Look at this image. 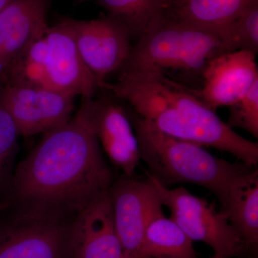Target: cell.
<instances>
[{"mask_svg":"<svg viewBox=\"0 0 258 258\" xmlns=\"http://www.w3.org/2000/svg\"><path fill=\"white\" fill-rule=\"evenodd\" d=\"M3 208H4V205H1V204H0V212H1L2 210H3Z\"/></svg>","mask_w":258,"mask_h":258,"instance_id":"obj_25","label":"cell"},{"mask_svg":"<svg viewBox=\"0 0 258 258\" xmlns=\"http://www.w3.org/2000/svg\"><path fill=\"white\" fill-rule=\"evenodd\" d=\"M46 42L45 83L46 87L70 96L91 98L98 88H106L83 62L75 41L69 20L47 28L44 33Z\"/></svg>","mask_w":258,"mask_h":258,"instance_id":"obj_9","label":"cell"},{"mask_svg":"<svg viewBox=\"0 0 258 258\" xmlns=\"http://www.w3.org/2000/svg\"><path fill=\"white\" fill-rule=\"evenodd\" d=\"M231 128H240L258 137V81L237 103L230 106L227 123Z\"/></svg>","mask_w":258,"mask_h":258,"instance_id":"obj_19","label":"cell"},{"mask_svg":"<svg viewBox=\"0 0 258 258\" xmlns=\"http://www.w3.org/2000/svg\"><path fill=\"white\" fill-rule=\"evenodd\" d=\"M43 139L18 166L19 200L40 210L79 211L109 191L111 172L82 105Z\"/></svg>","mask_w":258,"mask_h":258,"instance_id":"obj_1","label":"cell"},{"mask_svg":"<svg viewBox=\"0 0 258 258\" xmlns=\"http://www.w3.org/2000/svg\"><path fill=\"white\" fill-rule=\"evenodd\" d=\"M46 13V0H18L0 13V72L6 74L10 64L43 35L48 28Z\"/></svg>","mask_w":258,"mask_h":258,"instance_id":"obj_14","label":"cell"},{"mask_svg":"<svg viewBox=\"0 0 258 258\" xmlns=\"http://www.w3.org/2000/svg\"><path fill=\"white\" fill-rule=\"evenodd\" d=\"M257 3L258 0H183L164 13L200 28L221 30Z\"/></svg>","mask_w":258,"mask_h":258,"instance_id":"obj_16","label":"cell"},{"mask_svg":"<svg viewBox=\"0 0 258 258\" xmlns=\"http://www.w3.org/2000/svg\"><path fill=\"white\" fill-rule=\"evenodd\" d=\"M183 0H164V3L166 5V10H169V8H173L176 5H179ZM165 10V11H166Z\"/></svg>","mask_w":258,"mask_h":258,"instance_id":"obj_23","label":"cell"},{"mask_svg":"<svg viewBox=\"0 0 258 258\" xmlns=\"http://www.w3.org/2000/svg\"><path fill=\"white\" fill-rule=\"evenodd\" d=\"M108 193L124 258H137L148 226L164 215L157 187L150 176L146 181L127 177L111 186Z\"/></svg>","mask_w":258,"mask_h":258,"instance_id":"obj_6","label":"cell"},{"mask_svg":"<svg viewBox=\"0 0 258 258\" xmlns=\"http://www.w3.org/2000/svg\"><path fill=\"white\" fill-rule=\"evenodd\" d=\"M101 148L115 167L132 177L141 159L137 135L124 108L110 100L83 103Z\"/></svg>","mask_w":258,"mask_h":258,"instance_id":"obj_11","label":"cell"},{"mask_svg":"<svg viewBox=\"0 0 258 258\" xmlns=\"http://www.w3.org/2000/svg\"><path fill=\"white\" fill-rule=\"evenodd\" d=\"M83 62L101 81L122 69L133 46L132 31L111 15L92 20H69Z\"/></svg>","mask_w":258,"mask_h":258,"instance_id":"obj_8","label":"cell"},{"mask_svg":"<svg viewBox=\"0 0 258 258\" xmlns=\"http://www.w3.org/2000/svg\"><path fill=\"white\" fill-rule=\"evenodd\" d=\"M115 96L136 114L166 135L230 153L256 167L258 144L244 139L188 89L159 71L122 69L118 81L108 84Z\"/></svg>","mask_w":258,"mask_h":258,"instance_id":"obj_2","label":"cell"},{"mask_svg":"<svg viewBox=\"0 0 258 258\" xmlns=\"http://www.w3.org/2000/svg\"><path fill=\"white\" fill-rule=\"evenodd\" d=\"M193 242L171 217L154 219L147 228L137 258H195Z\"/></svg>","mask_w":258,"mask_h":258,"instance_id":"obj_17","label":"cell"},{"mask_svg":"<svg viewBox=\"0 0 258 258\" xmlns=\"http://www.w3.org/2000/svg\"><path fill=\"white\" fill-rule=\"evenodd\" d=\"M202 77L203 87L197 94L204 103L214 111L232 106L258 81L256 54L240 50L217 56L209 62Z\"/></svg>","mask_w":258,"mask_h":258,"instance_id":"obj_13","label":"cell"},{"mask_svg":"<svg viewBox=\"0 0 258 258\" xmlns=\"http://www.w3.org/2000/svg\"><path fill=\"white\" fill-rule=\"evenodd\" d=\"M6 83V76H5V74H3V73L0 72V94H1L2 91H3Z\"/></svg>","mask_w":258,"mask_h":258,"instance_id":"obj_24","label":"cell"},{"mask_svg":"<svg viewBox=\"0 0 258 258\" xmlns=\"http://www.w3.org/2000/svg\"><path fill=\"white\" fill-rule=\"evenodd\" d=\"M20 136L13 116L0 98V176Z\"/></svg>","mask_w":258,"mask_h":258,"instance_id":"obj_21","label":"cell"},{"mask_svg":"<svg viewBox=\"0 0 258 258\" xmlns=\"http://www.w3.org/2000/svg\"><path fill=\"white\" fill-rule=\"evenodd\" d=\"M132 121L141 159L152 171L151 176L166 187L178 183L198 185L221 203L242 176L255 169L242 162H229L203 146L166 135L137 114Z\"/></svg>","mask_w":258,"mask_h":258,"instance_id":"obj_3","label":"cell"},{"mask_svg":"<svg viewBox=\"0 0 258 258\" xmlns=\"http://www.w3.org/2000/svg\"><path fill=\"white\" fill-rule=\"evenodd\" d=\"M108 15L126 25L139 38L156 16L166 10L164 0H96Z\"/></svg>","mask_w":258,"mask_h":258,"instance_id":"obj_18","label":"cell"},{"mask_svg":"<svg viewBox=\"0 0 258 258\" xmlns=\"http://www.w3.org/2000/svg\"><path fill=\"white\" fill-rule=\"evenodd\" d=\"M67 254L70 258H124L108 191L79 210L69 228Z\"/></svg>","mask_w":258,"mask_h":258,"instance_id":"obj_12","label":"cell"},{"mask_svg":"<svg viewBox=\"0 0 258 258\" xmlns=\"http://www.w3.org/2000/svg\"><path fill=\"white\" fill-rule=\"evenodd\" d=\"M195 258H197V257H195Z\"/></svg>","mask_w":258,"mask_h":258,"instance_id":"obj_26","label":"cell"},{"mask_svg":"<svg viewBox=\"0 0 258 258\" xmlns=\"http://www.w3.org/2000/svg\"><path fill=\"white\" fill-rule=\"evenodd\" d=\"M68 232L53 212L34 208L0 234V258H64Z\"/></svg>","mask_w":258,"mask_h":258,"instance_id":"obj_10","label":"cell"},{"mask_svg":"<svg viewBox=\"0 0 258 258\" xmlns=\"http://www.w3.org/2000/svg\"><path fill=\"white\" fill-rule=\"evenodd\" d=\"M0 98L25 137L64 124L74 109V97L37 85L7 82Z\"/></svg>","mask_w":258,"mask_h":258,"instance_id":"obj_7","label":"cell"},{"mask_svg":"<svg viewBox=\"0 0 258 258\" xmlns=\"http://www.w3.org/2000/svg\"><path fill=\"white\" fill-rule=\"evenodd\" d=\"M18 0H0V13Z\"/></svg>","mask_w":258,"mask_h":258,"instance_id":"obj_22","label":"cell"},{"mask_svg":"<svg viewBox=\"0 0 258 258\" xmlns=\"http://www.w3.org/2000/svg\"><path fill=\"white\" fill-rule=\"evenodd\" d=\"M149 176L157 187L163 205L170 210L171 218L192 242L210 246L214 252L211 258H232L243 252L246 246L242 239L213 204L195 196L184 187L169 189Z\"/></svg>","mask_w":258,"mask_h":258,"instance_id":"obj_5","label":"cell"},{"mask_svg":"<svg viewBox=\"0 0 258 258\" xmlns=\"http://www.w3.org/2000/svg\"><path fill=\"white\" fill-rule=\"evenodd\" d=\"M235 50L229 26L221 30L200 28L162 13L148 25L122 69L202 76L212 59Z\"/></svg>","mask_w":258,"mask_h":258,"instance_id":"obj_4","label":"cell"},{"mask_svg":"<svg viewBox=\"0 0 258 258\" xmlns=\"http://www.w3.org/2000/svg\"><path fill=\"white\" fill-rule=\"evenodd\" d=\"M231 36L237 50L258 51V3L248 8L230 26Z\"/></svg>","mask_w":258,"mask_h":258,"instance_id":"obj_20","label":"cell"},{"mask_svg":"<svg viewBox=\"0 0 258 258\" xmlns=\"http://www.w3.org/2000/svg\"><path fill=\"white\" fill-rule=\"evenodd\" d=\"M220 203V212L246 247L258 243V173L254 169L242 176Z\"/></svg>","mask_w":258,"mask_h":258,"instance_id":"obj_15","label":"cell"}]
</instances>
